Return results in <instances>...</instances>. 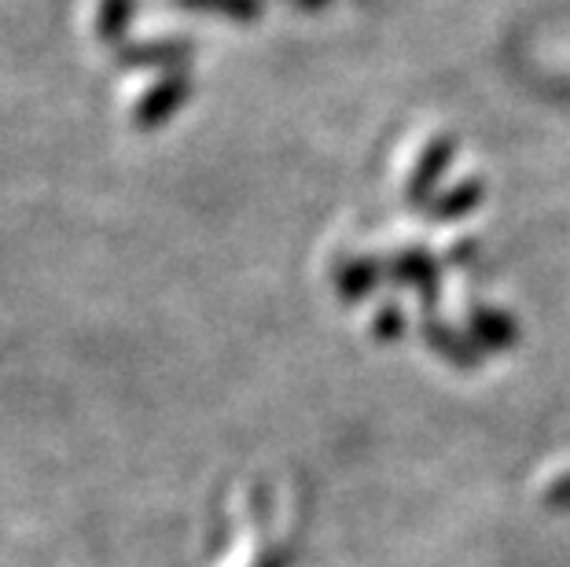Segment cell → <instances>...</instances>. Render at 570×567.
<instances>
[{"mask_svg":"<svg viewBox=\"0 0 570 567\" xmlns=\"http://www.w3.org/2000/svg\"><path fill=\"white\" fill-rule=\"evenodd\" d=\"M445 155H449V148H445V140H439V144H431L428 151H423V166L416 174H412V196H423L428 192V185H431V177H439V170L445 166Z\"/></svg>","mask_w":570,"mask_h":567,"instance_id":"1","label":"cell"}]
</instances>
